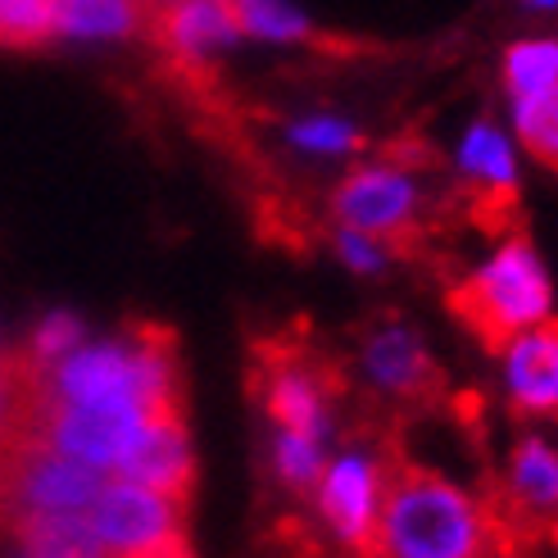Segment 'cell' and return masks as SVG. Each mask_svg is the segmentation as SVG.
<instances>
[{"mask_svg": "<svg viewBox=\"0 0 558 558\" xmlns=\"http://www.w3.org/2000/svg\"><path fill=\"white\" fill-rule=\"evenodd\" d=\"M499 545L495 518L459 490L454 482L436 477L427 468L390 463L381 522H377V554L396 558H477Z\"/></svg>", "mask_w": 558, "mask_h": 558, "instance_id": "obj_1", "label": "cell"}, {"mask_svg": "<svg viewBox=\"0 0 558 558\" xmlns=\"http://www.w3.org/2000/svg\"><path fill=\"white\" fill-rule=\"evenodd\" d=\"M549 310H554V282L526 232L505 236L490 250V259L450 291V314L495 354L522 327L549 318Z\"/></svg>", "mask_w": 558, "mask_h": 558, "instance_id": "obj_2", "label": "cell"}, {"mask_svg": "<svg viewBox=\"0 0 558 558\" xmlns=\"http://www.w3.org/2000/svg\"><path fill=\"white\" fill-rule=\"evenodd\" d=\"M186 509L182 499L150 490L142 482L109 477L100 495L92 499V526L105 541L109 554H132V558H182L191 554V532H186Z\"/></svg>", "mask_w": 558, "mask_h": 558, "instance_id": "obj_3", "label": "cell"}, {"mask_svg": "<svg viewBox=\"0 0 558 558\" xmlns=\"http://www.w3.org/2000/svg\"><path fill=\"white\" fill-rule=\"evenodd\" d=\"M250 386L259 390V404L277 423V432H300L314 440L327 436V409H331V390H337V373L314 364L300 345L259 341Z\"/></svg>", "mask_w": 558, "mask_h": 558, "instance_id": "obj_4", "label": "cell"}, {"mask_svg": "<svg viewBox=\"0 0 558 558\" xmlns=\"http://www.w3.org/2000/svg\"><path fill=\"white\" fill-rule=\"evenodd\" d=\"M109 472L27 436L0 459V518L19 509H92Z\"/></svg>", "mask_w": 558, "mask_h": 558, "instance_id": "obj_5", "label": "cell"}, {"mask_svg": "<svg viewBox=\"0 0 558 558\" xmlns=\"http://www.w3.org/2000/svg\"><path fill=\"white\" fill-rule=\"evenodd\" d=\"M327 209L337 218V228L368 232L386 241L390 250H400L413 241L423 191H417L413 169H404L396 159H381V163H364V169L345 173L341 186L331 191Z\"/></svg>", "mask_w": 558, "mask_h": 558, "instance_id": "obj_6", "label": "cell"}, {"mask_svg": "<svg viewBox=\"0 0 558 558\" xmlns=\"http://www.w3.org/2000/svg\"><path fill=\"white\" fill-rule=\"evenodd\" d=\"M390 463L364 450H350L337 463L323 468L318 477V509L331 526V536L359 554H377V522H381V495H386Z\"/></svg>", "mask_w": 558, "mask_h": 558, "instance_id": "obj_7", "label": "cell"}, {"mask_svg": "<svg viewBox=\"0 0 558 558\" xmlns=\"http://www.w3.org/2000/svg\"><path fill=\"white\" fill-rule=\"evenodd\" d=\"M114 477L142 482L150 490H163L191 505L195 495V454H191V436H186V413H159L132 436L123 450Z\"/></svg>", "mask_w": 558, "mask_h": 558, "instance_id": "obj_8", "label": "cell"}, {"mask_svg": "<svg viewBox=\"0 0 558 558\" xmlns=\"http://www.w3.org/2000/svg\"><path fill=\"white\" fill-rule=\"evenodd\" d=\"M364 373L377 390L396 400H432L440 390L436 359L427 354L423 337L404 323H377L364 337Z\"/></svg>", "mask_w": 558, "mask_h": 558, "instance_id": "obj_9", "label": "cell"}, {"mask_svg": "<svg viewBox=\"0 0 558 558\" xmlns=\"http://www.w3.org/2000/svg\"><path fill=\"white\" fill-rule=\"evenodd\" d=\"M505 390L518 413H558V323L541 318L499 350Z\"/></svg>", "mask_w": 558, "mask_h": 558, "instance_id": "obj_10", "label": "cell"}, {"mask_svg": "<svg viewBox=\"0 0 558 558\" xmlns=\"http://www.w3.org/2000/svg\"><path fill=\"white\" fill-rule=\"evenodd\" d=\"M0 526L10 532L19 554H37V558H100V554H109L105 541L96 536L87 509H19L10 518H0Z\"/></svg>", "mask_w": 558, "mask_h": 558, "instance_id": "obj_11", "label": "cell"}, {"mask_svg": "<svg viewBox=\"0 0 558 558\" xmlns=\"http://www.w3.org/2000/svg\"><path fill=\"white\" fill-rule=\"evenodd\" d=\"M150 33L173 60L241 37L222 0H159L155 14H150Z\"/></svg>", "mask_w": 558, "mask_h": 558, "instance_id": "obj_12", "label": "cell"}, {"mask_svg": "<svg viewBox=\"0 0 558 558\" xmlns=\"http://www.w3.org/2000/svg\"><path fill=\"white\" fill-rule=\"evenodd\" d=\"M46 368L27 350H0V459L33 436Z\"/></svg>", "mask_w": 558, "mask_h": 558, "instance_id": "obj_13", "label": "cell"}, {"mask_svg": "<svg viewBox=\"0 0 558 558\" xmlns=\"http://www.w3.org/2000/svg\"><path fill=\"white\" fill-rule=\"evenodd\" d=\"M222 5H228L241 37H259V41H277V46H314V50H354L341 37L318 33L287 0H222Z\"/></svg>", "mask_w": 558, "mask_h": 558, "instance_id": "obj_14", "label": "cell"}, {"mask_svg": "<svg viewBox=\"0 0 558 558\" xmlns=\"http://www.w3.org/2000/svg\"><path fill=\"white\" fill-rule=\"evenodd\" d=\"M150 14H155L150 0H54L60 37H87V41L136 37L142 27H150Z\"/></svg>", "mask_w": 558, "mask_h": 558, "instance_id": "obj_15", "label": "cell"}, {"mask_svg": "<svg viewBox=\"0 0 558 558\" xmlns=\"http://www.w3.org/2000/svg\"><path fill=\"white\" fill-rule=\"evenodd\" d=\"M459 173L482 186L486 195H513L518 186V159H513V142L499 132L490 119H477L463 132L459 146Z\"/></svg>", "mask_w": 558, "mask_h": 558, "instance_id": "obj_16", "label": "cell"}, {"mask_svg": "<svg viewBox=\"0 0 558 558\" xmlns=\"http://www.w3.org/2000/svg\"><path fill=\"white\" fill-rule=\"evenodd\" d=\"M509 499L518 513H558V450L549 440H518L509 459Z\"/></svg>", "mask_w": 558, "mask_h": 558, "instance_id": "obj_17", "label": "cell"}, {"mask_svg": "<svg viewBox=\"0 0 558 558\" xmlns=\"http://www.w3.org/2000/svg\"><path fill=\"white\" fill-rule=\"evenodd\" d=\"M505 92L509 105L558 96V37H526L505 50Z\"/></svg>", "mask_w": 558, "mask_h": 558, "instance_id": "obj_18", "label": "cell"}, {"mask_svg": "<svg viewBox=\"0 0 558 558\" xmlns=\"http://www.w3.org/2000/svg\"><path fill=\"white\" fill-rule=\"evenodd\" d=\"M60 37L54 0H0V46L5 50H41Z\"/></svg>", "mask_w": 558, "mask_h": 558, "instance_id": "obj_19", "label": "cell"}, {"mask_svg": "<svg viewBox=\"0 0 558 558\" xmlns=\"http://www.w3.org/2000/svg\"><path fill=\"white\" fill-rule=\"evenodd\" d=\"M513 132L545 169L558 173V96L513 100Z\"/></svg>", "mask_w": 558, "mask_h": 558, "instance_id": "obj_20", "label": "cell"}, {"mask_svg": "<svg viewBox=\"0 0 558 558\" xmlns=\"http://www.w3.org/2000/svg\"><path fill=\"white\" fill-rule=\"evenodd\" d=\"M272 459H277V477H282L291 490H300V495L318 490V477L327 468L323 463V440L300 436V432H277Z\"/></svg>", "mask_w": 558, "mask_h": 558, "instance_id": "obj_21", "label": "cell"}, {"mask_svg": "<svg viewBox=\"0 0 558 558\" xmlns=\"http://www.w3.org/2000/svg\"><path fill=\"white\" fill-rule=\"evenodd\" d=\"M287 136L300 150H318V155H354L364 150V132L341 123V119H310V123H291Z\"/></svg>", "mask_w": 558, "mask_h": 558, "instance_id": "obj_22", "label": "cell"}, {"mask_svg": "<svg viewBox=\"0 0 558 558\" xmlns=\"http://www.w3.org/2000/svg\"><path fill=\"white\" fill-rule=\"evenodd\" d=\"M77 341H82V323H77L73 314H50V318H41V323H37L33 341H27L23 350L33 354L41 368H54L64 354H73V350H77Z\"/></svg>", "mask_w": 558, "mask_h": 558, "instance_id": "obj_23", "label": "cell"}, {"mask_svg": "<svg viewBox=\"0 0 558 558\" xmlns=\"http://www.w3.org/2000/svg\"><path fill=\"white\" fill-rule=\"evenodd\" d=\"M337 250L341 259L354 268V272H381L386 259H390V245L368 236V232H354V228H337Z\"/></svg>", "mask_w": 558, "mask_h": 558, "instance_id": "obj_24", "label": "cell"}, {"mask_svg": "<svg viewBox=\"0 0 558 558\" xmlns=\"http://www.w3.org/2000/svg\"><path fill=\"white\" fill-rule=\"evenodd\" d=\"M526 10H558V0H522Z\"/></svg>", "mask_w": 558, "mask_h": 558, "instance_id": "obj_25", "label": "cell"}, {"mask_svg": "<svg viewBox=\"0 0 558 558\" xmlns=\"http://www.w3.org/2000/svg\"><path fill=\"white\" fill-rule=\"evenodd\" d=\"M150 5H159V0H150Z\"/></svg>", "mask_w": 558, "mask_h": 558, "instance_id": "obj_26", "label": "cell"}]
</instances>
